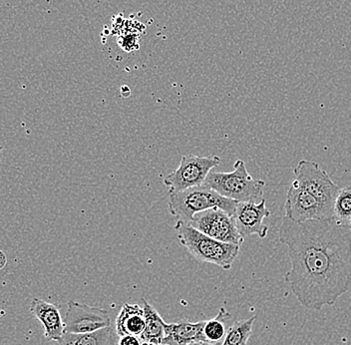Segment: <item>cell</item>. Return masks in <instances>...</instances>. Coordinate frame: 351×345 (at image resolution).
Here are the masks:
<instances>
[{"label": "cell", "mask_w": 351, "mask_h": 345, "mask_svg": "<svg viewBox=\"0 0 351 345\" xmlns=\"http://www.w3.org/2000/svg\"><path fill=\"white\" fill-rule=\"evenodd\" d=\"M278 239L287 248L285 281L298 302L311 311L332 307L351 287V232L335 219L298 223L282 219Z\"/></svg>", "instance_id": "1"}, {"label": "cell", "mask_w": 351, "mask_h": 345, "mask_svg": "<svg viewBox=\"0 0 351 345\" xmlns=\"http://www.w3.org/2000/svg\"><path fill=\"white\" fill-rule=\"evenodd\" d=\"M175 230L181 245L202 263L229 270L238 258L241 246L217 241L183 222L177 221Z\"/></svg>", "instance_id": "2"}, {"label": "cell", "mask_w": 351, "mask_h": 345, "mask_svg": "<svg viewBox=\"0 0 351 345\" xmlns=\"http://www.w3.org/2000/svg\"><path fill=\"white\" fill-rule=\"evenodd\" d=\"M238 203L203 184L182 192L169 193L168 210L177 221L191 225L195 215L208 209L219 208L234 216Z\"/></svg>", "instance_id": "3"}, {"label": "cell", "mask_w": 351, "mask_h": 345, "mask_svg": "<svg viewBox=\"0 0 351 345\" xmlns=\"http://www.w3.org/2000/svg\"><path fill=\"white\" fill-rule=\"evenodd\" d=\"M204 185L210 187L223 197L237 202L260 203L265 199L263 189L265 182L263 180L254 179L250 175L243 160H238L234 163L232 172H210Z\"/></svg>", "instance_id": "4"}, {"label": "cell", "mask_w": 351, "mask_h": 345, "mask_svg": "<svg viewBox=\"0 0 351 345\" xmlns=\"http://www.w3.org/2000/svg\"><path fill=\"white\" fill-rule=\"evenodd\" d=\"M293 182L319 202L328 219H335L333 209L339 188L330 176L317 163L308 160L298 162L293 169Z\"/></svg>", "instance_id": "5"}, {"label": "cell", "mask_w": 351, "mask_h": 345, "mask_svg": "<svg viewBox=\"0 0 351 345\" xmlns=\"http://www.w3.org/2000/svg\"><path fill=\"white\" fill-rule=\"evenodd\" d=\"M218 156L185 155L181 158L179 167L164 179L169 193L185 191L205 183L208 174L221 164Z\"/></svg>", "instance_id": "6"}, {"label": "cell", "mask_w": 351, "mask_h": 345, "mask_svg": "<svg viewBox=\"0 0 351 345\" xmlns=\"http://www.w3.org/2000/svg\"><path fill=\"white\" fill-rule=\"evenodd\" d=\"M191 226L223 243L241 246L245 241L237 228L234 216L219 208L208 209L195 215Z\"/></svg>", "instance_id": "7"}, {"label": "cell", "mask_w": 351, "mask_h": 345, "mask_svg": "<svg viewBox=\"0 0 351 345\" xmlns=\"http://www.w3.org/2000/svg\"><path fill=\"white\" fill-rule=\"evenodd\" d=\"M64 324L65 333H93L111 326V316L106 309L70 300L67 303Z\"/></svg>", "instance_id": "8"}, {"label": "cell", "mask_w": 351, "mask_h": 345, "mask_svg": "<svg viewBox=\"0 0 351 345\" xmlns=\"http://www.w3.org/2000/svg\"><path fill=\"white\" fill-rule=\"evenodd\" d=\"M271 214L265 199L260 203L239 202L234 219L237 228L243 239L251 236L265 239L269 234V227L265 225V219L271 216Z\"/></svg>", "instance_id": "9"}, {"label": "cell", "mask_w": 351, "mask_h": 345, "mask_svg": "<svg viewBox=\"0 0 351 345\" xmlns=\"http://www.w3.org/2000/svg\"><path fill=\"white\" fill-rule=\"evenodd\" d=\"M285 217L298 223L311 219H328L319 202L293 181L285 204Z\"/></svg>", "instance_id": "10"}, {"label": "cell", "mask_w": 351, "mask_h": 345, "mask_svg": "<svg viewBox=\"0 0 351 345\" xmlns=\"http://www.w3.org/2000/svg\"><path fill=\"white\" fill-rule=\"evenodd\" d=\"M30 313L43 325L46 340L58 342L64 335V320L61 316L60 309L56 305L34 298L30 303Z\"/></svg>", "instance_id": "11"}, {"label": "cell", "mask_w": 351, "mask_h": 345, "mask_svg": "<svg viewBox=\"0 0 351 345\" xmlns=\"http://www.w3.org/2000/svg\"><path fill=\"white\" fill-rule=\"evenodd\" d=\"M205 322H192L189 320L177 324H165V337L162 344L166 345H194L207 342L203 329Z\"/></svg>", "instance_id": "12"}, {"label": "cell", "mask_w": 351, "mask_h": 345, "mask_svg": "<svg viewBox=\"0 0 351 345\" xmlns=\"http://www.w3.org/2000/svg\"><path fill=\"white\" fill-rule=\"evenodd\" d=\"M145 324L146 320L143 307L125 303L116 318V333L118 336L135 335L140 337L144 331Z\"/></svg>", "instance_id": "13"}, {"label": "cell", "mask_w": 351, "mask_h": 345, "mask_svg": "<svg viewBox=\"0 0 351 345\" xmlns=\"http://www.w3.org/2000/svg\"><path fill=\"white\" fill-rule=\"evenodd\" d=\"M116 335V331L108 326L93 333H65L57 342L59 345H114L117 344Z\"/></svg>", "instance_id": "14"}, {"label": "cell", "mask_w": 351, "mask_h": 345, "mask_svg": "<svg viewBox=\"0 0 351 345\" xmlns=\"http://www.w3.org/2000/svg\"><path fill=\"white\" fill-rule=\"evenodd\" d=\"M144 309L145 324L144 331L140 338L142 342H151L154 344H161L165 337V324L162 316L147 300H142Z\"/></svg>", "instance_id": "15"}, {"label": "cell", "mask_w": 351, "mask_h": 345, "mask_svg": "<svg viewBox=\"0 0 351 345\" xmlns=\"http://www.w3.org/2000/svg\"><path fill=\"white\" fill-rule=\"evenodd\" d=\"M230 318H232V316L228 313L227 309L225 307H221L219 313L214 318L206 320L203 333L208 344L223 342L228 331L226 324H227L228 320H230Z\"/></svg>", "instance_id": "16"}, {"label": "cell", "mask_w": 351, "mask_h": 345, "mask_svg": "<svg viewBox=\"0 0 351 345\" xmlns=\"http://www.w3.org/2000/svg\"><path fill=\"white\" fill-rule=\"evenodd\" d=\"M256 316L236 322L228 329L221 345H247L252 335V326Z\"/></svg>", "instance_id": "17"}, {"label": "cell", "mask_w": 351, "mask_h": 345, "mask_svg": "<svg viewBox=\"0 0 351 345\" xmlns=\"http://www.w3.org/2000/svg\"><path fill=\"white\" fill-rule=\"evenodd\" d=\"M333 217L339 225L348 227L351 219V187L339 189L335 199Z\"/></svg>", "instance_id": "18"}, {"label": "cell", "mask_w": 351, "mask_h": 345, "mask_svg": "<svg viewBox=\"0 0 351 345\" xmlns=\"http://www.w3.org/2000/svg\"><path fill=\"white\" fill-rule=\"evenodd\" d=\"M142 340L139 336L123 335L120 336L118 345H141Z\"/></svg>", "instance_id": "19"}, {"label": "cell", "mask_w": 351, "mask_h": 345, "mask_svg": "<svg viewBox=\"0 0 351 345\" xmlns=\"http://www.w3.org/2000/svg\"><path fill=\"white\" fill-rule=\"evenodd\" d=\"M6 263H8V257L2 250H0V270L4 269Z\"/></svg>", "instance_id": "20"}, {"label": "cell", "mask_w": 351, "mask_h": 345, "mask_svg": "<svg viewBox=\"0 0 351 345\" xmlns=\"http://www.w3.org/2000/svg\"><path fill=\"white\" fill-rule=\"evenodd\" d=\"M194 345H221V342H219V344H208V342H199V344H196Z\"/></svg>", "instance_id": "21"}, {"label": "cell", "mask_w": 351, "mask_h": 345, "mask_svg": "<svg viewBox=\"0 0 351 345\" xmlns=\"http://www.w3.org/2000/svg\"><path fill=\"white\" fill-rule=\"evenodd\" d=\"M141 345H158V344H154V342H142Z\"/></svg>", "instance_id": "22"}, {"label": "cell", "mask_w": 351, "mask_h": 345, "mask_svg": "<svg viewBox=\"0 0 351 345\" xmlns=\"http://www.w3.org/2000/svg\"><path fill=\"white\" fill-rule=\"evenodd\" d=\"M348 228H350V230L351 232V219H350V224H348Z\"/></svg>", "instance_id": "23"}, {"label": "cell", "mask_w": 351, "mask_h": 345, "mask_svg": "<svg viewBox=\"0 0 351 345\" xmlns=\"http://www.w3.org/2000/svg\"><path fill=\"white\" fill-rule=\"evenodd\" d=\"M2 149H3V146H1V145H0V153H1Z\"/></svg>", "instance_id": "24"}, {"label": "cell", "mask_w": 351, "mask_h": 345, "mask_svg": "<svg viewBox=\"0 0 351 345\" xmlns=\"http://www.w3.org/2000/svg\"><path fill=\"white\" fill-rule=\"evenodd\" d=\"M114 345H117V344H114Z\"/></svg>", "instance_id": "25"}]
</instances>
